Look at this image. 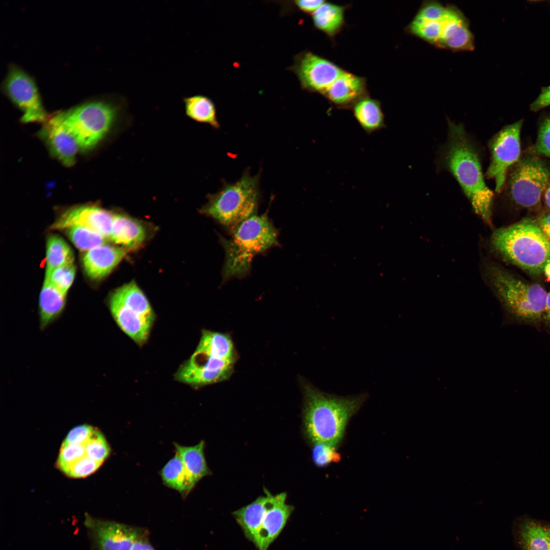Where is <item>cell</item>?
<instances>
[{"instance_id":"6da1fadb","label":"cell","mask_w":550,"mask_h":550,"mask_svg":"<svg viewBox=\"0 0 550 550\" xmlns=\"http://www.w3.org/2000/svg\"><path fill=\"white\" fill-rule=\"evenodd\" d=\"M302 422L310 443H322L337 447L347 424L366 400L367 394L338 396L326 393L311 383H302Z\"/></svg>"},{"instance_id":"7a4b0ae2","label":"cell","mask_w":550,"mask_h":550,"mask_svg":"<svg viewBox=\"0 0 550 550\" xmlns=\"http://www.w3.org/2000/svg\"><path fill=\"white\" fill-rule=\"evenodd\" d=\"M442 160L459 184L475 213L490 224L493 193L484 181L477 148L461 124L449 121Z\"/></svg>"},{"instance_id":"3957f363","label":"cell","mask_w":550,"mask_h":550,"mask_svg":"<svg viewBox=\"0 0 550 550\" xmlns=\"http://www.w3.org/2000/svg\"><path fill=\"white\" fill-rule=\"evenodd\" d=\"M54 114L84 151L97 147L129 116L127 99L114 93L91 97Z\"/></svg>"},{"instance_id":"277c9868","label":"cell","mask_w":550,"mask_h":550,"mask_svg":"<svg viewBox=\"0 0 550 550\" xmlns=\"http://www.w3.org/2000/svg\"><path fill=\"white\" fill-rule=\"evenodd\" d=\"M486 273L505 312L503 324L528 325L542 331L547 293L543 287L494 264L487 265Z\"/></svg>"},{"instance_id":"5b68a950","label":"cell","mask_w":550,"mask_h":550,"mask_svg":"<svg viewBox=\"0 0 550 550\" xmlns=\"http://www.w3.org/2000/svg\"><path fill=\"white\" fill-rule=\"evenodd\" d=\"M490 244L506 261L535 277L543 273L550 259V240L530 218L496 230Z\"/></svg>"},{"instance_id":"8992f818","label":"cell","mask_w":550,"mask_h":550,"mask_svg":"<svg viewBox=\"0 0 550 550\" xmlns=\"http://www.w3.org/2000/svg\"><path fill=\"white\" fill-rule=\"evenodd\" d=\"M278 232L267 213L254 215L242 222L229 239L222 237L225 254L223 279L225 282L249 272L253 257L279 245Z\"/></svg>"},{"instance_id":"52a82bcc","label":"cell","mask_w":550,"mask_h":550,"mask_svg":"<svg viewBox=\"0 0 550 550\" xmlns=\"http://www.w3.org/2000/svg\"><path fill=\"white\" fill-rule=\"evenodd\" d=\"M265 495L233 512L245 537L257 550H268L285 528L294 507L286 503L287 493Z\"/></svg>"},{"instance_id":"ba28073f","label":"cell","mask_w":550,"mask_h":550,"mask_svg":"<svg viewBox=\"0 0 550 550\" xmlns=\"http://www.w3.org/2000/svg\"><path fill=\"white\" fill-rule=\"evenodd\" d=\"M259 176L245 173L236 182L226 184L208 196L201 212L233 232L255 215L260 199Z\"/></svg>"},{"instance_id":"9c48e42d","label":"cell","mask_w":550,"mask_h":550,"mask_svg":"<svg viewBox=\"0 0 550 550\" xmlns=\"http://www.w3.org/2000/svg\"><path fill=\"white\" fill-rule=\"evenodd\" d=\"M108 306L114 320L126 335L139 345L146 342L155 316L146 296L134 282L116 289L109 298Z\"/></svg>"},{"instance_id":"30bf717a","label":"cell","mask_w":550,"mask_h":550,"mask_svg":"<svg viewBox=\"0 0 550 550\" xmlns=\"http://www.w3.org/2000/svg\"><path fill=\"white\" fill-rule=\"evenodd\" d=\"M2 93L22 113L23 123L45 122L49 116L33 75L20 65L10 62L1 84Z\"/></svg>"},{"instance_id":"8fae6325","label":"cell","mask_w":550,"mask_h":550,"mask_svg":"<svg viewBox=\"0 0 550 550\" xmlns=\"http://www.w3.org/2000/svg\"><path fill=\"white\" fill-rule=\"evenodd\" d=\"M550 182V167L537 156L519 159L511 172L508 181L512 200L517 205L535 209L541 204L542 197Z\"/></svg>"},{"instance_id":"7c38bea8","label":"cell","mask_w":550,"mask_h":550,"mask_svg":"<svg viewBox=\"0 0 550 550\" xmlns=\"http://www.w3.org/2000/svg\"><path fill=\"white\" fill-rule=\"evenodd\" d=\"M522 123V120H519L506 126L489 142L491 159L486 176L494 180L496 192L502 190L509 168L519 160Z\"/></svg>"},{"instance_id":"4fadbf2b","label":"cell","mask_w":550,"mask_h":550,"mask_svg":"<svg viewBox=\"0 0 550 550\" xmlns=\"http://www.w3.org/2000/svg\"><path fill=\"white\" fill-rule=\"evenodd\" d=\"M289 70L296 75L302 90L321 95L344 70L333 62L308 50L294 57Z\"/></svg>"},{"instance_id":"5bb4252c","label":"cell","mask_w":550,"mask_h":550,"mask_svg":"<svg viewBox=\"0 0 550 550\" xmlns=\"http://www.w3.org/2000/svg\"><path fill=\"white\" fill-rule=\"evenodd\" d=\"M236 360L222 359L195 350L175 373V379L193 387H201L228 379Z\"/></svg>"},{"instance_id":"9a60e30c","label":"cell","mask_w":550,"mask_h":550,"mask_svg":"<svg viewBox=\"0 0 550 550\" xmlns=\"http://www.w3.org/2000/svg\"><path fill=\"white\" fill-rule=\"evenodd\" d=\"M84 524L93 545L98 550H130L135 540L144 530L88 514Z\"/></svg>"},{"instance_id":"2e32d148","label":"cell","mask_w":550,"mask_h":550,"mask_svg":"<svg viewBox=\"0 0 550 550\" xmlns=\"http://www.w3.org/2000/svg\"><path fill=\"white\" fill-rule=\"evenodd\" d=\"M115 213L97 206L83 205L70 208L50 227L52 230H66L75 226H82L109 239Z\"/></svg>"},{"instance_id":"e0dca14e","label":"cell","mask_w":550,"mask_h":550,"mask_svg":"<svg viewBox=\"0 0 550 550\" xmlns=\"http://www.w3.org/2000/svg\"><path fill=\"white\" fill-rule=\"evenodd\" d=\"M49 152L64 166L73 164L79 148L72 135L54 114L49 116L40 131Z\"/></svg>"},{"instance_id":"ac0fdd59","label":"cell","mask_w":550,"mask_h":550,"mask_svg":"<svg viewBox=\"0 0 550 550\" xmlns=\"http://www.w3.org/2000/svg\"><path fill=\"white\" fill-rule=\"evenodd\" d=\"M368 94L366 78L344 70L322 96L338 108L350 109Z\"/></svg>"},{"instance_id":"d6986e66","label":"cell","mask_w":550,"mask_h":550,"mask_svg":"<svg viewBox=\"0 0 550 550\" xmlns=\"http://www.w3.org/2000/svg\"><path fill=\"white\" fill-rule=\"evenodd\" d=\"M126 252L125 249L105 243L93 248L82 257L84 269L90 279H101L120 263Z\"/></svg>"},{"instance_id":"ffe728a7","label":"cell","mask_w":550,"mask_h":550,"mask_svg":"<svg viewBox=\"0 0 550 550\" xmlns=\"http://www.w3.org/2000/svg\"><path fill=\"white\" fill-rule=\"evenodd\" d=\"M146 238V231L138 221L123 213H115L109 239L126 249H135Z\"/></svg>"},{"instance_id":"44dd1931","label":"cell","mask_w":550,"mask_h":550,"mask_svg":"<svg viewBox=\"0 0 550 550\" xmlns=\"http://www.w3.org/2000/svg\"><path fill=\"white\" fill-rule=\"evenodd\" d=\"M350 109L359 125L367 134L373 133L386 127L381 102L369 94L358 100Z\"/></svg>"},{"instance_id":"7402d4cb","label":"cell","mask_w":550,"mask_h":550,"mask_svg":"<svg viewBox=\"0 0 550 550\" xmlns=\"http://www.w3.org/2000/svg\"><path fill=\"white\" fill-rule=\"evenodd\" d=\"M517 536L522 550H550V524L524 519L518 526Z\"/></svg>"},{"instance_id":"603a6c76","label":"cell","mask_w":550,"mask_h":550,"mask_svg":"<svg viewBox=\"0 0 550 550\" xmlns=\"http://www.w3.org/2000/svg\"><path fill=\"white\" fill-rule=\"evenodd\" d=\"M347 8V6L325 2L311 15L314 27L333 39L345 25Z\"/></svg>"},{"instance_id":"cb8c5ba5","label":"cell","mask_w":550,"mask_h":550,"mask_svg":"<svg viewBox=\"0 0 550 550\" xmlns=\"http://www.w3.org/2000/svg\"><path fill=\"white\" fill-rule=\"evenodd\" d=\"M66 295L44 281L39 300L40 328L43 330L58 318L64 309Z\"/></svg>"},{"instance_id":"d4e9b609","label":"cell","mask_w":550,"mask_h":550,"mask_svg":"<svg viewBox=\"0 0 550 550\" xmlns=\"http://www.w3.org/2000/svg\"><path fill=\"white\" fill-rule=\"evenodd\" d=\"M160 475L164 485L183 497H186L197 484L176 453L163 467Z\"/></svg>"},{"instance_id":"484cf974","label":"cell","mask_w":550,"mask_h":550,"mask_svg":"<svg viewBox=\"0 0 550 550\" xmlns=\"http://www.w3.org/2000/svg\"><path fill=\"white\" fill-rule=\"evenodd\" d=\"M205 445L203 440L193 446L174 444L176 453L180 457L188 474L196 483L211 474L204 455Z\"/></svg>"},{"instance_id":"4316f807","label":"cell","mask_w":550,"mask_h":550,"mask_svg":"<svg viewBox=\"0 0 550 550\" xmlns=\"http://www.w3.org/2000/svg\"><path fill=\"white\" fill-rule=\"evenodd\" d=\"M182 101L187 117L215 128H219L215 106L210 98L204 95L196 94L183 97Z\"/></svg>"},{"instance_id":"83f0119b","label":"cell","mask_w":550,"mask_h":550,"mask_svg":"<svg viewBox=\"0 0 550 550\" xmlns=\"http://www.w3.org/2000/svg\"><path fill=\"white\" fill-rule=\"evenodd\" d=\"M196 350L227 360H236L233 343L227 334L203 330Z\"/></svg>"},{"instance_id":"f1b7e54d","label":"cell","mask_w":550,"mask_h":550,"mask_svg":"<svg viewBox=\"0 0 550 550\" xmlns=\"http://www.w3.org/2000/svg\"><path fill=\"white\" fill-rule=\"evenodd\" d=\"M73 261V252L68 244L57 235L49 236L46 242L45 278L56 268Z\"/></svg>"},{"instance_id":"f546056e","label":"cell","mask_w":550,"mask_h":550,"mask_svg":"<svg viewBox=\"0 0 550 550\" xmlns=\"http://www.w3.org/2000/svg\"><path fill=\"white\" fill-rule=\"evenodd\" d=\"M66 230L71 242L81 251L87 252L105 244L106 240L97 232L82 226H72Z\"/></svg>"},{"instance_id":"4dcf8cb0","label":"cell","mask_w":550,"mask_h":550,"mask_svg":"<svg viewBox=\"0 0 550 550\" xmlns=\"http://www.w3.org/2000/svg\"><path fill=\"white\" fill-rule=\"evenodd\" d=\"M85 448L88 457L102 463L111 453L110 447L105 437L100 431L95 428L85 444Z\"/></svg>"},{"instance_id":"1f68e13d","label":"cell","mask_w":550,"mask_h":550,"mask_svg":"<svg viewBox=\"0 0 550 550\" xmlns=\"http://www.w3.org/2000/svg\"><path fill=\"white\" fill-rule=\"evenodd\" d=\"M75 267L73 263L65 264L54 269L44 281L49 282L60 292L66 295L71 286L75 275Z\"/></svg>"},{"instance_id":"d6a6232c","label":"cell","mask_w":550,"mask_h":550,"mask_svg":"<svg viewBox=\"0 0 550 550\" xmlns=\"http://www.w3.org/2000/svg\"><path fill=\"white\" fill-rule=\"evenodd\" d=\"M85 444L62 443L57 459L58 468L63 472L70 465L87 455Z\"/></svg>"},{"instance_id":"836d02e7","label":"cell","mask_w":550,"mask_h":550,"mask_svg":"<svg viewBox=\"0 0 550 550\" xmlns=\"http://www.w3.org/2000/svg\"><path fill=\"white\" fill-rule=\"evenodd\" d=\"M312 446V459L318 466H325L340 459V455L336 450V447L322 443H313Z\"/></svg>"},{"instance_id":"e575fe53","label":"cell","mask_w":550,"mask_h":550,"mask_svg":"<svg viewBox=\"0 0 550 550\" xmlns=\"http://www.w3.org/2000/svg\"><path fill=\"white\" fill-rule=\"evenodd\" d=\"M102 464L86 455L68 466L63 473L70 477L84 478L96 472Z\"/></svg>"},{"instance_id":"d590c367","label":"cell","mask_w":550,"mask_h":550,"mask_svg":"<svg viewBox=\"0 0 550 550\" xmlns=\"http://www.w3.org/2000/svg\"><path fill=\"white\" fill-rule=\"evenodd\" d=\"M534 151L550 157V117L544 119L540 125Z\"/></svg>"},{"instance_id":"8d00e7d4","label":"cell","mask_w":550,"mask_h":550,"mask_svg":"<svg viewBox=\"0 0 550 550\" xmlns=\"http://www.w3.org/2000/svg\"><path fill=\"white\" fill-rule=\"evenodd\" d=\"M93 429V427L88 424L77 426L68 432L63 443L85 444L88 441Z\"/></svg>"},{"instance_id":"74e56055","label":"cell","mask_w":550,"mask_h":550,"mask_svg":"<svg viewBox=\"0 0 550 550\" xmlns=\"http://www.w3.org/2000/svg\"><path fill=\"white\" fill-rule=\"evenodd\" d=\"M550 105V86L542 88L536 99L531 104V109L538 111Z\"/></svg>"},{"instance_id":"f35d334b","label":"cell","mask_w":550,"mask_h":550,"mask_svg":"<svg viewBox=\"0 0 550 550\" xmlns=\"http://www.w3.org/2000/svg\"><path fill=\"white\" fill-rule=\"evenodd\" d=\"M325 2L323 0H300L294 1V4L301 12L312 15Z\"/></svg>"},{"instance_id":"ab89813d","label":"cell","mask_w":550,"mask_h":550,"mask_svg":"<svg viewBox=\"0 0 550 550\" xmlns=\"http://www.w3.org/2000/svg\"><path fill=\"white\" fill-rule=\"evenodd\" d=\"M130 550H155L149 541L147 530L144 529L136 538Z\"/></svg>"},{"instance_id":"60d3db41","label":"cell","mask_w":550,"mask_h":550,"mask_svg":"<svg viewBox=\"0 0 550 550\" xmlns=\"http://www.w3.org/2000/svg\"><path fill=\"white\" fill-rule=\"evenodd\" d=\"M550 335V291L547 292L544 312L542 320V331Z\"/></svg>"},{"instance_id":"b9f144b4","label":"cell","mask_w":550,"mask_h":550,"mask_svg":"<svg viewBox=\"0 0 550 550\" xmlns=\"http://www.w3.org/2000/svg\"><path fill=\"white\" fill-rule=\"evenodd\" d=\"M536 222L542 232L550 240V213L541 215Z\"/></svg>"},{"instance_id":"7bdbcfd3","label":"cell","mask_w":550,"mask_h":550,"mask_svg":"<svg viewBox=\"0 0 550 550\" xmlns=\"http://www.w3.org/2000/svg\"><path fill=\"white\" fill-rule=\"evenodd\" d=\"M543 197L545 204L550 213V182L544 192Z\"/></svg>"},{"instance_id":"ee69618b","label":"cell","mask_w":550,"mask_h":550,"mask_svg":"<svg viewBox=\"0 0 550 550\" xmlns=\"http://www.w3.org/2000/svg\"><path fill=\"white\" fill-rule=\"evenodd\" d=\"M543 273H544L547 280L550 281V259L545 264Z\"/></svg>"}]
</instances>
